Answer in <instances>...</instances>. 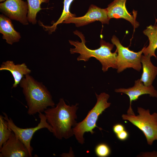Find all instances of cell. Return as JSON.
<instances>
[{
	"label": "cell",
	"mask_w": 157,
	"mask_h": 157,
	"mask_svg": "<svg viewBox=\"0 0 157 157\" xmlns=\"http://www.w3.org/2000/svg\"><path fill=\"white\" fill-rule=\"evenodd\" d=\"M78 105V104L67 105L60 98L56 106L44 111L47 121L52 128V133L57 138L67 139L74 135L73 128L77 124Z\"/></svg>",
	"instance_id": "1"
},
{
	"label": "cell",
	"mask_w": 157,
	"mask_h": 157,
	"mask_svg": "<svg viewBox=\"0 0 157 157\" xmlns=\"http://www.w3.org/2000/svg\"><path fill=\"white\" fill-rule=\"evenodd\" d=\"M74 34L78 36L81 42L78 41H69V43L75 47L70 49L71 54L78 53L80 55L77 58L78 61H88L91 57H94L101 63L103 72L108 71L109 68L111 67L117 69L116 61L117 55V51L112 53L114 45L101 39L100 41V47L96 49H91L85 45L86 41L85 37L81 32L78 30L73 32Z\"/></svg>",
	"instance_id": "2"
},
{
	"label": "cell",
	"mask_w": 157,
	"mask_h": 157,
	"mask_svg": "<svg viewBox=\"0 0 157 157\" xmlns=\"http://www.w3.org/2000/svg\"><path fill=\"white\" fill-rule=\"evenodd\" d=\"M19 84L22 88L29 115L44 112L48 107H54L52 96L46 86L29 74L25 76Z\"/></svg>",
	"instance_id": "3"
},
{
	"label": "cell",
	"mask_w": 157,
	"mask_h": 157,
	"mask_svg": "<svg viewBox=\"0 0 157 157\" xmlns=\"http://www.w3.org/2000/svg\"><path fill=\"white\" fill-rule=\"evenodd\" d=\"M95 94L97 99L95 105L89 111L85 117L77 123L73 128L74 135L78 142L82 144L85 142L83 135L85 132H90L93 134L95 133L93 130L96 127L100 130L102 129L97 126V122L99 115L111 105L110 103L108 102L110 97L108 94L105 92L101 93L99 95Z\"/></svg>",
	"instance_id": "4"
},
{
	"label": "cell",
	"mask_w": 157,
	"mask_h": 157,
	"mask_svg": "<svg viewBox=\"0 0 157 157\" xmlns=\"http://www.w3.org/2000/svg\"><path fill=\"white\" fill-rule=\"evenodd\" d=\"M138 114H124L122 115L123 120H128L142 131L146 138L147 144H152L157 140V113L151 114L149 109L138 107Z\"/></svg>",
	"instance_id": "5"
},
{
	"label": "cell",
	"mask_w": 157,
	"mask_h": 157,
	"mask_svg": "<svg viewBox=\"0 0 157 157\" xmlns=\"http://www.w3.org/2000/svg\"><path fill=\"white\" fill-rule=\"evenodd\" d=\"M111 41L116 46L117 51L116 61L117 72H122L127 68H133L140 72L142 68L141 57L146 46L140 51L135 52L129 50L128 47L123 46L118 38L115 35L113 36Z\"/></svg>",
	"instance_id": "6"
},
{
	"label": "cell",
	"mask_w": 157,
	"mask_h": 157,
	"mask_svg": "<svg viewBox=\"0 0 157 157\" xmlns=\"http://www.w3.org/2000/svg\"><path fill=\"white\" fill-rule=\"evenodd\" d=\"M38 113L40 122L36 126L33 127L23 129L17 126L11 118H9L6 113L3 112L4 115L3 117L7 121L9 128L12 131L16 136L24 144L28 149L31 157L32 156L33 149L31 145V142L35 132L43 128H46L50 132H52V128L47 122L45 115L41 112Z\"/></svg>",
	"instance_id": "7"
},
{
	"label": "cell",
	"mask_w": 157,
	"mask_h": 157,
	"mask_svg": "<svg viewBox=\"0 0 157 157\" xmlns=\"http://www.w3.org/2000/svg\"><path fill=\"white\" fill-rule=\"evenodd\" d=\"M1 11L9 18L23 25L28 24V4L22 0H6L0 4Z\"/></svg>",
	"instance_id": "8"
},
{
	"label": "cell",
	"mask_w": 157,
	"mask_h": 157,
	"mask_svg": "<svg viewBox=\"0 0 157 157\" xmlns=\"http://www.w3.org/2000/svg\"><path fill=\"white\" fill-rule=\"evenodd\" d=\"M110 19L109 18L106 8H101L96 6L91 5L86 14L79 17H71L63 23H74L77 27L86 25L90 23L98 21L102 24H108Z\"/></svg>",
	"instance_id": "9"
},
{
	"label": "cell",
	"mask_w": 157,
	"mask_h": 157,
	"mask_svg": "<svg viewBox=\"0 0 157 157\" xmlns=\"http://www.w3.org/2000/svg\"><path fill=\"white\" fill-rule=\"evenodd\" d=\"M115 91L125 94L129 96L130 105L127 114L130 115H135L131 107V103L133 101L137 100L140 96L148 94L150 97L157 98V90H155L154 87L152 85L149 86L144 85L140 79L135 81L134 85L132 87L117 89Z\"/></svg>",
	"instance_id": "10"
},
{
	"label": "cell",
	"mask_w": 157,
	"mask_h": 157,
	"mask_svg": "<svg viewBox=\"0 0 157 157\" xmlns=\"http://www.w3.org/2000/svg\"><path fill=\"white\" fill-rule=\"evenodd\" d=\"M0 157H30L24 144L13 133L0 149Z\"/></svg>",
	"instance_id": "11"
},
{
	"label": "cell",
	"mask_w": 157,
	"mask_h": 157,
	"mask_svg": "<svg viewBox=\"0 0 157 157\" xmlns=\"http://www.w3.org/2000/svg\"><path fill=\"white\" fill-rule=\"evenodd\" d=\"M126 0H114L106 8L108 15L110 19L112 18L124 19L129 22L135 29L139 25L136 20L137 13L132 15L128 12L126 6Z\"/></svg>",
	"instance_id": "12"
},
{
	"label": "cell",
	"mask_w": 157,
	"mask_h": 157,
	"mask_svg": "<svg viewBox=\"0 0 157 157\" xmlns=\"http://www.w3.org/2000/svg\"><path fill=\"white\" fill-rule=\"evenodd\" d=\"M4 70L10 72L13 77L14 82L12 88L17 87L24 76L29 74L31 72L25 63L15 64L10 60L3 62L1 65L0 70Z\"/></svg>",
	"instance_id": "13"
},
{
	"label": "cell",
	"mask_w": 157,
	"mask_h": 157,
	"mask_svg": "<svg viewBox=\"0 0 157 157\" xmlns=\"http://www.w3.org/2000/svg\"><path fill=\"white\" fill-rule=\"evenodd\" d=\"M0 32L3 35V39L11 45L19 41L21 38L20 33L14 29L10 18L2 15L0 16Z\"/></svg>",
	"instance_id": "14"
},
{
	"label": "cell",
	"mask_w": 157,
	"mask_h": 157,
	"mask_svg": "<svg viewBox=\"0 0 157 157\" xmlns=\"http://www.w3.org/2000/svg\"><path fill=\"white\" fill-rule=\"evenodd\" d=\"M151 57L150 55H142L141 57L142 73L140 79L146 86L152 85L157 75V67L151 63Z\"/></svg>",
	"instance_id": "15"
},
{
	"label": "cell",
	"mask_w": 157,
	"mask_h": 157,
	"mask_svg": "<svg viewBox=\"0 0 157 157\" xmlns=\"http://www.w3.org/2000/svg\"><path fill=\"white\" fill-rule=\"evenodd\" d=\"M143 33L148 37L149 44L147 47H145L143 53L144 55H150L157 58L155 51L157 49V26L150 25L146 27Z\"/></svg>",
	"instance_id": "16"
},
{
	"label": "cell",
	"mask_w": 157,
	"mask_h": 157,
	"mask_svg": "<svg viewBox=\"0 0 157 157\" xmlns=\"http://www.w3.org/2000/svg\"><path fill=\"white\" fill-rule=\"evenodd\" d=\"M74 0H64L63 8L62 14L57 21L53 24L52 26H48L42 25V26L50 33H51L55 31L58 24L63 23L67 19L76 16V15L71 13L70 11V5Z\"/></svg>",
	"instance_id": "17"
},
{
	"label": "cell",
	"mask_w": 157,
	"mask_h": 157,
	"mask_svg": "<svg viewBox=\"0 0 157 157\" xmlns=\"http://www.w3.org/2000/svg\"><path fill=\"white\" fill-rule=\"evenodd\" d=\"M49 0H27L28 6L27 19L28 22L34 24L36 23V15L42 9L40 5L42 3H47Z\"/></svg>",
	"instance_id": "18"
},
{
	"label": "cell",
	"mask_w": 157,
	"mask_h": 157,
	"mask_svg": "<svg viewBox=\"0 0 157 157\" xmlns=\"http://www.w3.org/2000/svg\"><path fill=\"white\" fill-rule=\"evenodd\" d=\"M13 132L9 128L7 121L1 115H0V149L3 144L12 136Z\"/></svg>",
	"instance_id": "19"
},
{
	"label": "cell",
	"mask_w": 157,
	"mask_h": 157,
	"mask_svg": "<svg viewBox=\"0 0 157 157\" xmlns=\"http://www.w3.org/2000/svg\"><path fill=\"white\" fill-rule=\"evenodd\" d=\"M96 155L99 157H107L109 156L111 153L109 146L104 143H99L95 147L94 149Z\"/></svg>",
	"instance_id": "20"
},
{
	"label": "cell",
	"mask_w": 157,
	"mask_h": 157,
	"mask_svg": "<svg viewBox=\"0 0 157 157\" xmlns=\"http://www.w3.org/2000/svg\"><path fill=\"white\" fill-rule=\"evenodd\" d=\"M116 135L118 139L122 141L126 140L129 136L128 132L125 130Z\"/></svg>",
	"instance_id": "21"
},
{
	"label": "cell",
	"mask_w": 157,
	"mask_h": 157,
	"mask_svg": "<svg viewBox=\"0 0 157 157\" xmlns=\"http://www.w3.org/2000/svg\"><path fill=\"white\" fill-rule=\"evenodd\" d=\"M125 130L124 126L121 124H117L114 125L113 128L114 133L117 134Z\"/></svg>",
	"instance_id": "22"
},
{
	"label": "cell",
	"mask_w": 157,
	"mask_h": 157,
	"mask_svg": "<svg viewBox=\"0 0 157 157\" xmlns=\"http://www.w3.org/2000/svg\"><path fill=\"white\" fill-rule=\"evenodd\" d=\"M144 156L148 157H157V152L153 151L152 152H148L144 154Z\"/></svg>",
	"instance_id": "23"
},
{
	"label": "cell",
	"mask_w": 157,
	"mask_h": 157,
	"mask_svg": "<svg viewBox=\"0 0 157 157\" xmlns=\"http://www.w3.org/2000/svg\"><path fill=\"white\" fill-rule=\"evenodd\" d=\"M5 0H0V2H2L3 1H4Z\"/></svg>",
	"instance_id": "24"
},
{
	"label": "cell",
	"mask_w": 157,
	"mask_h": 157,
	"mask_svg": "<svg viewBox=\"0 0 157 157\" xmlns=\"http://www.w3.org/2000/svg\"><path fill=\"white\" fill-rule=\"evenodd\" d=\"M156 21L157 22V19H156Z\"/></svg>",
	"instance_id": "25"
},
{
	"label": "cell",
	"mask_w": 157,
	"mask_h": 157,
	"mask_svg": "<svg viewBox=\"0 0 157 157\" xmlns=\"http://www.w3.org/2000/svg\"><path fill=\"white\" fill-rule=\"evenodd\" d=\"M155 25L157 26V24H156Z\"/></svg>",
	"instance_id": "26"
}]
</instances>
